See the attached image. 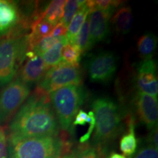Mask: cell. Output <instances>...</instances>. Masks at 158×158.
I'll return each instance as SVG.
<instances>
[{
    "label": "cell",
    "instance_id": "1",
    "mask_svg": "<svg viewBox=\"0 0 158 158\" xmlns=\"http://www.w3.org/2000/svg\"><path fill=\"white\" fill-rule=\"evenodd\" d=\"M59 130L49 94L36 89L13 117L9 138L57 136Z\"/></svg>",
    "mask_w": 158,
    "mask_h": 158
},
{
    "label": "cell",
    "instance_id": "2",
    "mask_svg": "<svg viewBox=\"0 0 158 158\" xmlns=\"http://www.w3.org/2000/svg\"><path fill=\"white\" fill-rule=\"evenodd\" d=\"M70 149L63 136L9 138L7 158H61Z\"/></svg>",
    "mask_w": 158,
    "mask_h": 158
},
{
    "label": "cell",
    "instance_id": "3",
    "mask_svg": "<svg viewBox=\"0 0 158 158\" xmlns=\"http://www.w3.org/2000/svg\"><path fill=\"white\" fill-rule=\"evenodd\" d=\"M95 117L93 144L104 147L118 135L122 130L120 108L112 98L98 97L92 102Z\"/></svg>",
    "mask_w": 158,
    "mask_h": 158
},
{
    "label": "cell",
    "instance_id": "4",
    "mask_svg": "<svg viewBox=\"0 0 158 158\" xmlns=\"http://www.w3.org/2000/svg\"><path fill=\"white\" fill-rule=\"evenodd\" d=\"M28 49L27 35L14 29L0 40V86L13 81Z\"/></svg>",
    "mask_w": 158,
    "mask_h": 158
},
{
    "label": "cell",
    "instance_id": "5",
    "mask_svg": "<svg viewBox=\"0 0 158 158\" xmlns=\"http://www.w3.org/2000/svg\"><path fill=\"white\" fill-rule=\"evenodd\" d=\"M85 97V91L81 86H64L49 94L51 106L62 130L70 129Z\"/></svg>",
    "mask_w": 158,
    "mask_h": 158
},
{
    "label": "cell",
    "instance_id": "6",
    "mask_svg": "<svg viewBox=\"0 0 158 158\" xmlns=\"http://www.w3.org/2000/svg\"><path fill=\"white\" fill-rule=\"evenodd\" d=\"M82 76L79 67L60 62L49 68L37 84V89L45 94L68 86H81Z\"/></svg>",
    "mask_w": 158,
    "mask_h": 158
},
{
    "label": "cell",
    "instance_id": "7",
    "mask_svg": "<svg viewBox=\"0 0 158 158\" xmlns=\"http://www.w3.org/2000/svg\"><path fill=\"white\" fill-rule=\"evenodd\" d=\"M30 94L29 86L20 79L7 84L0 93V120L5 121L14 114Z\"/></svg>",
    "mask_w": 158,
    "mask_h": 158
},
{
    "label": "cell",
    "instance_id": "8",
    "mask_svg": "<svg viewBox=\"0 0 158 158\" xmlns=\"http://www.w3.org/2000/svg\"><path fill=\"white\" fill-rule=\"evenodd\" d=\"M90 81L107 83L114 78L117 68V59L111 51H102L93 55L87 61Z\"/></svg>",
    "mask_w": 158,
    "mask_h": 158
},
{
    "label": "cell",
    "instance_id": "9",
    "mask_svg": "<svg viewBox=\"0 0 158 158\" xmlns=\"http://www.w3.org/2000/svg\"><path fill=\"white\" fill-rule=\"evenodd\" d=\"M138 92L157 98L158 80L156 62L152 58L144 59L138 65L135 78Z\"/></svg>",
    "mask_w": 158,
    "mask_h": 158
},
{
    "label": "cell",
    "instance_id": "10",
    "mask_svg": "<svg viewBox=\"0 0 158 158\" xmlns=\"http://www.w3.org/2000/svg\"><path fill=\"white\" fill-rule=\"evenodd\" d=\"M134 104L138 118L148 130H152L157 127L158 103L157 98L138 92L135 95Z\"/></svg>",
    "mask_w": 158,
    "mask_h": 158
},
{
    "label": "cell",
    "instance_id": "11",
    "mask_svg": "<svg viewBox=\"0 0 158 158\" xmlns=\"http://www.w3.org/2000/svg\"><path fill=\"white\" fill-rule=\"evenodd\" d=\"M26 57L28 59L20 72V80L29 86L40 81L49 68L45 64L41 56L35 54L33 51H27Z\"/></svg>",
    "mask_w": 158,
    "mask_h": 158
},
{
    "label": "cell",
    "instance_id": "12",
    "mask_svg": "<svg viewBox=\"0 0 158 158\" xmlns=\"http://www.w3.org/2000/svg\"><path fill=\"white\" fill-rule=\"evenodd\" d=\"M113 14L110 12L93 9L89 14L90 42L92 46L108 38L109 35V19Z\"/></svg>",
    "mask_w": 158,
    "mask_h": 158
},
{
    "label": "cell",
    "instance_id": "13",
    "mask_svg": "<svg viewBox=\"0 0 158 158\" xmlns=\"http://www.w3.org/2000/svg\"><path fill=\"white\" fill-rule=\"evenodd\" d=\"M20 19L16 3L8 0H0V36L15 28Z\"/></svg>",
    "mask_w": 158,
    "mask_h": 158
},
{
    "label": "cell",
    "instance_id": "14",
    "mask_svg": "<svg viewBox=\"0 0 158 158\" xmlns=\"http://www.w3.org/2000/svg\"><path fill=\"white\" fill-rule=\"evenodd\" d=\"M128 132L124 134L120 140V150L125 156L133 155L135 153L138 147V140L135 133V118L133 116L127 118Z\"/></svg>",
    "mask_w": 158,
    "mask_h": 158
},
{
    "label": "cell",
    "instance_id": "15",
    "mask_svg": "<svg viewBox=\"0 0 158 158\" xmlns=\"http://www.w3.org/2000/svg\"><path fill=\"white\" fill-rule=\"evenodd\" d=\"M111 22L116 32L119 34H127L133 23V15L130 7H121L112 18Z\"/></svg>",
    "mask_w": 158,
    "mask_h": 158
},
{
    "label": "cell",
    "instance_id": "16",
    "mask_svg": "<svg viewBox=\"0 0 158 158\" xmlns=\"http://www.w3.org/2000/svg\"><path fill=\"white\" fill-rule=\"evenodd\" d=\"M89 13L90 10L89 9L85 2V3L79 7L68 26V32L66 35L68 43H73L75 39L80 31L82 25L84 24L85 20L86 19Z\"/></svg>",
    "mask_w": 158,
    "mask_h": 158
},
{
    "label": "cell",
    "instance_id": "17",
    "mask_svg": "<svg viewBox=\"0 0 158 158\" xmlns=\"http://www.w3.org/2000/svg\"><path fill=\"white\" fill-rule=\"evenodd\" d=\"M66 1L54 0L51 1L42 13V19H45L53 26L62 21L64 14V7Z\"/></svg>",
    "mask_w": 158,
    "mask_h": 158
},
{
    "label": "cell",
    "instance_id": "18",
    "mask_svg": "<svg viewBox=\"0 0 158 158\" xmlns=\"http://www.w3.org/2000/svg\"><path fill=\"white\" fill-rule=\"evenodd\" d=\"M157 45V37L152 32H147L140 37L137 46L140 55L144 59L152 58Z\"/></svg>",
    "mask_w": 158,
    "mask_h": 158
},
{
    "label": "cell",
    "instance_id": "19",
    "mask_svg": "<svg viewBox=\"0 0 158 158\" xmlns=\"http://www.w3.org/2000/svg\"><path fill=\"white\" fill-rule=\"evenodd\" d=\"M76 158H107L104 147L90 143H80L74 150Z\"/></svg>",
    "mask_w": 158,
    "mask_h": 158
},
{
    "label": "cell",
    "instance_id": "20",
    "mask_svg": "<svg viewBox=\"0 0 158 158\" xmlns=\"http://www.w3.org/2000/svg\"><path fill=\"white\" fill-rule=\"evenodd\" d=\"M68 43L67 37L65 36L60 42L54 45L52 48L45 51L44 54L41 55V57L44 61L45 64L48 68H51L56 66L62 62V49L65 44Z\"/></svg>",
    "mask_w": 158,
    "mask_h": 158
},
{
    "label": "cell",
    "instance_id": "21",
    "mask_svg": "<svg viewBox=\"0 0 158 158\" xmlns=\"http://www.w3.org/2000/svg\"><path fill=\"white\" fill-rule=\"evenodd\" d=\"M80 48L75 43H68L65 44L62 49V62L67 64L79 67V62L81 59Z\"/></svg>",
    "mask_w": 158,
    "mask_h": 158
},
{
    "label": "cell",
    "instance_id": "22",
    "mask_svg": "<svg viewBox=\"0 0 158 158\" xmlns=\"http://www.w3.org/2000/svg\"><path fill=\"white\" fill-rule=\"evenodd\" d=\"M73 43L77 45L80 48L81 54H85L86 51H89L92 47L90 42L89 28V15L85 20L81 29L75 39Z\"/></svg>",
    "mask_w": 158,
    "mask_h": 158
},
{
    "label": "cell",
    "instance_id": "23",
    "mask_svg": "<svg viewBox=\"0 0 158 158\" xmlns=\"http://www.w3.org/2000/svg\"><path fill=\"white\" fill-rule=\"evenodd\" d=\"M86 4L90 12L93 9H99L114 13L118 6L122 5V2L114 0H92L86 1Z\"/></svg>",
    "mask_w": 158,
    "mask_h": 158
},
{
    "label": "cell",
    "instance_id": "24",
    "mask_svg": "<svg viewBox=\"0 0 158 158\" xmlns=\"http://www.w3.org/2000/svg\"><path fill=\"white\" fill-rule=\"evenodd\" d=\"M86 1H79V0H69L66 1L64 7V14L62 19V22L68 27L71 20L78 11L79 7Z\"/></svg>",
    "mask_w": 158,
    "mask_h": 158
},
{
    "label": "cell",
    "instance_id": "25",
    "mask_svg": "<svg viewBox=\"0 0 158 158\" xmlns=\"http://www.w3.org/2000/svg\"><path fill=\"white\" fill-rule=\"evenodd\" d=\"M64 37L65 36L61 37H54L48 36L45 37V38L40 40L38 43H36V45L31 49V51H33L35 54L41 56L43 54H44L45 51L52 48L56 43L60 42Z\"/></svg>",
    "mask_w": 158,
    "mask_h": 158
},
{
    "label": "cell",
    "instance_id": "26",
    "mask_svg": "<svg viewBox=\"0 0 158 158\" xmlns=\"http://www.w3.org/2000/svg\"><path fill=\"white\" fill-rule=\"evenodd\" d=\"M133 158H158V149L145 144L135 153Z\"/></svg>",
    "mask_w": 158,
    "mask_h": 158
},
{
    "label": "cell",
    "instance_id": "27",
    "mask_svg": "<svg viewBox=\"0 0 158 158\" xmlns=\"http://www.w3.org/2000/svg\"><path fill=\"white\" fill-rule=\"evenodd\" d=\"M8 145L5 130L0 127V158H7Z\"/></svg>",
    "mask_w": 158,
    "mask_h": 158
},
{
    "label": "cell",
    "instance_id": "28",
    "mask_svg": "<svg viewBox=\"0 0 158 158\" xmlns=\"http://www.w3.org/2000/svg\"><path fill=\"white\" fill-rule=\"evenodd\" d=\"M67 32H68V27L64 25L62 21L57 23L54 26L50 36L54 37H61L66 36Z\"/></svg>",
    "mask_w": 158,
    "mask_h": 158
},
{
    "label": "cell",
    "instance_id": "29",
    "mask_svg": "<svg viewBox=\"0 0 158 158\" xmlns=\"http://www.w3.org/2000/svg\"><path fill=\"white\" fill-rule=\"evenodd\" d=\"M158 130L157 127L154 128L153 130H151V132L147 135L146 138V142H147V145L152 146V147H155L158 149Z\"/></svg>",
    "mask_w": 158,
    "mask_h": 158
},
{
    "label": "cell",
    "instance_id": "30",
    "mask_svg": "<svg viewBox=\"0 0 158 158\" xmlns=\"http://www.w3.org/2000/svg\"><path fill=\"white\" fill-rule=\"evenodd\" d=\"M87 117L88 114L86 113V111H84V110L81 109L78 111V113L76 114V116H75V120L73 122L74 126L76 125H85L86 124V121H87Z\"/></svg>",
    "mask_w": 158,
    "mask_h": 158
},
{
    "label": "cell",
    "instance_id": "31",
    "mask_svg": "<svg viewBox=\"0 0 158 158\" xmlns=\"http://www.w3.org/2000/svg\"><path fill=\"white\" fill-rule=\"evenodd\" d=\"M61 158H76L74 150H73V151H70L64 154Z\"/></svg>",
    "mask_w": 158,
    "mask_h": 158
},
{
    "label": "cell",
    "instance_id": "32",
    "mask_svg": "<svg viewBox=\"0 0 158 158\" xmlns=\"http://www.w3.org/2000/svg\"><path fill=\"white\" fill-rule=\"evenodd\" d=\"M108 158H127V157H126L124 155H120V154H118L116 152H111Z\"/></svg>",
    "mask_w": 158,
    "mask_h": 158
}]
</instances>
